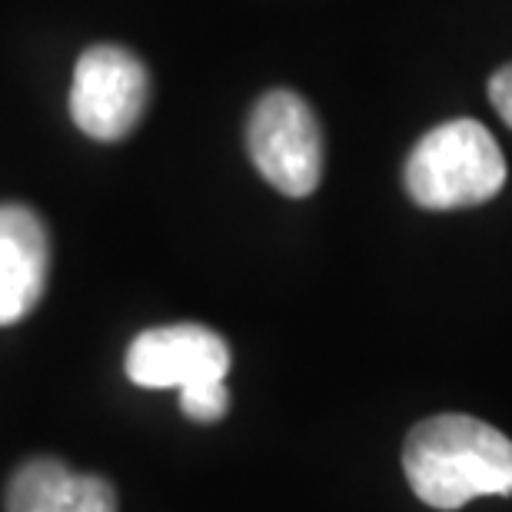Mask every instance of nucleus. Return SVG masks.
Here are the masks:
<instances>
[{"label": "nucleus", "mask_w": 512, "mask_h": 512, "mask_svg": "<svg viewBox=\"0 0 512 512\" xmlns=\"http://www.w3.org/2000/svg\"><path fill=\"white\" fill-rule=\"evenodd\" d=\"M230 346L200 323L140 333L127 350V376L143 389H190L227 380Z\"/></svg>", "instance_id": "39448f33"}, {"label": "nucleus", "mask_w": 512, "mask_h": 512, "mask_svg": "<svg viewBox=\"0 0 512 512\" xmlns=\"http://www.w3.org/2000/svg\"><path fill=\"white\" fill-rule=\"evenodd\" d=\"M150 97L147 67L124 47L100 44L77 60L70 117L94 140H124L140 124Z\"/></svg>", "instance_id": "20e7f679"}, {"label": "nucleus", "mask_w": 512, "mask_h": 512, "mask_svg": "<svg viewBox=\"0 0 512 512\" xmlns=\"http://www.w3.org/2000/svg\"><path fill=\"white\" fill-rule=\"evenodd\" d=\"M74 473L57 459H30L10 476L7 512H57Z\"/></svg>", "instance_id": "0eeeda50"}, {"label": "nucleus", "mask_w": 512, "mask_h": 512, "mask_svg": "<svg viewBox=\"0 0 512 512\" xmlns=\"http://www.w3.org/2000/svg\"><path fill=\"white\" fill-rule=\"evenodd\" d=\"M247 147L260 177L286 197H310L323 180V130L310 104L293 90L256 100Z\"/></svg>", "instance_id": "7ed1b4c3"}, {"label": "nucleus", "mask_w": 512, "mask_h": 512, "mask_svg": "<svg viewBox=\"0 0 512 512\" xmlns=\"http://www.w3.org/2000/svg\"><path fill=\"white\" fill-rule=\"evenodd\" d=\"M489 100H493L496 114L512 127V64L499 67L489 80Z\"/></svg>", "instance_id": "9d476101"}, {"label": "nucleus", "mask_w": 512, "mask_h": 512, "mask_svg": "<svg viewBox=\"0 0 512 512\" xmlns=\"http://www.w3.org/2000/svg\"><path fill=\"white\" fill-rule=\"evenodd\" d=\"M180 409H183V416L193 419V423H217V419L227 416V409H230L227 383L220 380V383L180 389Z\"/></svg>", "instance_id": "1a4fd4ad"}, {"label": "nucleus", "mask_w": 512, "mask_h": 512, "mask_svg": "<svg viewBox=\"0 0 512 512\" xmlns=\"http://www.w3.org/2000/svg\"><path fill=\"white\" fill-rule=\"evenodd\" d=\"M403 469L413 493L433 509L512 496V439L473 416H433L406 436Z\"/></svg>", "instance_id": "f257e3e1"}, {"label": "nucleus", "mask_w": 512, "mask_h": 512, "mask_svg": "<svg viewBox=\"0 0 512 512\" xmlns=\"http://www.w3.org/2000/svg\"><path fill=\"white\" fill-rule=\"evenodd\" d=\"M57 512H117L114 486L100 476H77L74 473Z\"/></svg>", "instance_id": "6e6552de"}, {"label": "nucleus", "mask_w": 512, "mask_h": 512, "mask_svg": "<svg viewBox=\"0 0 512 512\" xmlns=\"http://www.w3.org/2000/svg\"><path fill=\"white\" fill-rule=\"evenodd\" d=\"M50 270L47 227L30 207H0V326L20 323L44 296Z\"/></svg>", "instance_id": "423d86ee"}, {"label": "nucleus", "mask_w": 512, "mask_h": 512, "mask_svg": "<svg viewBox=\"0 0 512 512\" xmlns=\"http://www.w3.org/2000/svg\"><path fill=\"white\" fill-rule=\"evenodd\" d=\"M406 193L423 210H466L506 183V157L476 120H449L426 133L406 160Z\"/></svg>", "instance_id": "f03ea898"}]
</instances>
